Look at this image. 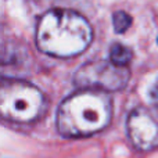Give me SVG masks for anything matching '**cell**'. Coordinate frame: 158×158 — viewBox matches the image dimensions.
Masks as SVG:
<instances>
[{
	"instance_id": "cell-8",
	"label": "cell",
	"mask_w": 158,
	"mask_h": 158,
	"mask_svg": "<svg viewBox=\"0 0 158 158\" xmlns=\"http://www.w3.org/2000/svg\"><path fill=\"white\" fill-rule=\"evenodd\" d=\"M157 96H158V86H157Z\"/></svg>"
},
{
	"instance_id": "cell-7",
	"label": "cell",
	"mask_w": 158,
	"mask_h": 158,
	"mask_svg": "<svg viewBox=\"0 0 158 158\" xmlns=\"http://www.w3.org/2000/svg\"><path fill=\"white\" fill-rule=\"evenodd\" d=\"M112 24H114V31L117 33H123L131 28L132 25V17L126 11H115L112 14Z\"/></svg>"
},
{
	"instance_id": "cell-5",
	"label": "cell",
	"mask_w": 158,
	"mask_h": 158,
	"mask_svg": "<svg viewBox=\"0 0 158 158\" xmlns=\"http://www.w3.org/2000/svg\"><path fill=\"white\" fill-rule=\"evenodd\" d=\"M126 129L131 142L140 151L158 147V122L144 107H136L128 115Z\"/></svg>"
},
{
	"instance_id": "cell-3",
	"label": "cell",
	"mask_w": 158,
	"mask_h": 158,
	"mask_svg": "<svg viewBox=\"0 0 158 158\" xmlns=\"http://www.w3.org/2000/svg\"><path fill=\"white\" fill-rule=\"evenodd\" d=\"M44 111V97L36 86L22 79L0 82V117L17 123L38 119Z\"/></svg>"
},
{
	"instance_id": "cell-6",
	"label": "cell",
	"mask_w": 158,
	"mask_h": 158,
	"mask_svg": "<svg viewBox=\"0 0 158 158\" xmlns=\"http://www.w3.org/2000/svg\"><path fill=\"white\" fill-rule=\"evenodd\" d=\"M132 58H133V52L128 46H123L121 43L112 44L111 50H110V61L111 63L119 67H128Z\"/></svg>"
},
{
	"instance_id": "cell-1",
	"label": "cell",
	"mask_w": 158,
	"mask_h": 158,
	"mask_svg": "<svg viewBox=\"0 0 158 158\" xmlns=\"http://www.w3.org/2000/svg\"><path fill=\"white\" fill-rule=\"evenodd\" d=\"M93 29L89 21L77 11L56 8L42 17L36 42L43 53L54 57H74L89 47Z\"/></svg>"
},
{
	"instance_id": "cell-4",
	"label": "cell",
	"mask_w": 158,
	"mask_h": 158,
	"mask_svg": "<svg viewBox=\"0 0 158 158\" xmlns=\"http://www.w3.org/2000/svg\"><path fill=\"white\" fill-rule=\"evenodd\" d=\"M131 72L128 67L115 65L106 60H93L78 69L74 82L79 89L119 92L126 87Z\"/></svg>"
},
{
	"instance_id": "cell-2",
	"label": "cell",
	"mask_w": 158,
	"mask_h": 158,
	"mask_svg": "<svg viewBox=\"0 0 158 158\" xmlns=\"http://www.w3.org/2000/svg\"><path fill=\"white\" fill-rule=\"evenodd\" d=\"M112 101L107 92L81 89L61 103L57 112V128L64 136H90L110 125Z\"/></svg>"
}]
</instances>
